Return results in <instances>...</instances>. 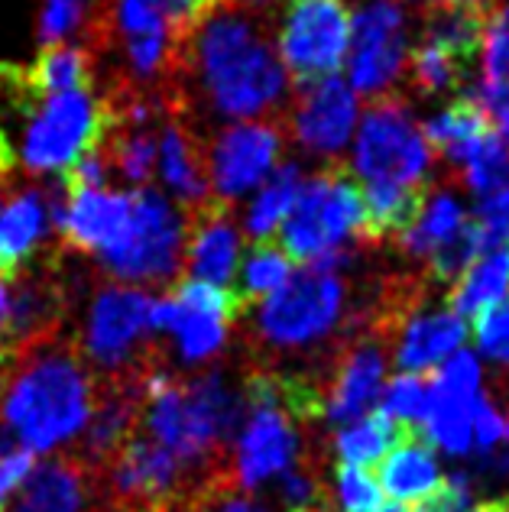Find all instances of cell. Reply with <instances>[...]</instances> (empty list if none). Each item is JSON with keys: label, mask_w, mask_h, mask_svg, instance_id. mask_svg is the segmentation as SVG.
Wrapping results in <instances>:
<instances>
[{"label": "cell", "mask_w": 509, "mask_h": 512, "mask_svg": "<svg viewBox=\"0 0 509 512\" xmlns=\"http://www.w3.org/2000/svg\"><path fill=\"white\" fill-rule=\"evenodd\" d=\"M270 23L231 0L211 10L202 26L172 52L169 78L159 88L163 107L208 120H286L289 78L270 43ZM205 130V127H202Z\"/></svg>", "instance_id": "obj_1"}, {"label": "cell", "mask_w": 509, "mask_h": 512, "mask_svg": "<svg viewBox=\"0 0 509 512\" xmlns=\"http://www.w3.org/2000/svg\"><path fill=\"white\" fill-rule=\"evenodd\" d=\"M367 302V282L354 286L347 269L308 266L257 305L244 331V363L257 370L308 376L325 386L341 347L354 338Z\"/></svg>", "instance_id": "obj_2"}, {"label": "cell", "mask_w": 509, "mask_h": 512, "mask_svg": "<svg viewBox=\"0 0 509 512\" xmlns=\"http://www.w3.org/2000/svg\"><path fill=\"white\" fill-rule=\"evenodd\" d=\"M98 402L101 383L69 328L13 354L0 373V428L33 454L82 438Z\"/></svg>", "instance_id": "obj_3"}, {"label": "cell", "mask_w": 509, "mask_h": 512, "mask_svg": "<svg viewBox=\"0 0 509 512\" xmlns=\"http://www.w3.org/2000/svg\"><path fill=\"white\" fill-rule=\"evenodd\" d=\"M153 305L150 292L107 279L91 292L82 328L72 334L101 386L150 383L169 370L163 338L150 325Z\"/></svg>", "instance_id": "obj_4"}, {"label": "cell", "mask_w": 509, "mask_h": 512, "mask_svg": "<svg viewBox=\"0 0 509 512\" xmlns=\"http://www.w3.org/2000/svg\"><path fill=\"white\" fill-rule=\"evenodd\" d=\"M367 205L357 175L344 163H328L302 182L296 205L279 227V247L292 263L351 269L364 256Z\"/></svg>", "instance_id": "obj_5"}, {"label": "cell", "mask_w": 509, "mask_h": 512, "mask_svg": "<svg viewBox=\"0 0 509 512\" xmlns=\"http://www.w3.org/2000/svg\"><path fill=\"white\" fill-rule=\"evenodd\" d=\"M189 214L179 211L159 188L133 192V218L117 244L95 256L98 273L120 286H172L185 279L189 260Z\"/></svg>", "instance_id": "obj_6"}, {"label": "cell", "mask_w": 509, "mask_h": 512, "mask_svg": "<svg viewBox=\"0 0 509 512\" xmlns=\"http://www.w3.org/2000/svg\"><path fill=\"white\" fill-rule=\"evenodd\" d=\"M432 163L435 153L425 130L415 124L409 98L386 94L370 101L354 143V175L360 188L419 195L432 185Z\"/></svg>", "instance_id": "obj_7"}, {"label": "cell", "mask_w": 509, "mask_h": 512, "mask_svg": "<svg viewBox=\"0 0 509 512\" xmlns=\"http://www.w3.org/2000/svg\"><path fill=\"white\" fill-rule=\"evenodd\" d=\"M111 127L104 94L95 88L56 94L36 104L26 117L20 166L30 175H62L78 159L98 150Z\"/></svg>", "instance_id": "obj_8"}, {"label": "cell", "mask_w": 509, "mask_h": 512, "mask_svg": "<svg viewBox=\"0 0 509 512\" xmlns=\"http://www.w3.org/2000/svg\"><path fill=\"white\" fill-rule=\"evenodd\" d=\"M276 52L299 88L338 75L354 36L347 0H289L279 13Z\"/></svg>", "instance_id": "obj_9"}, {"label": "cell", "mask_w": 509, "mask_h": 512, "mask_svg": "<svg viewBox=\"0 0 509 512\" xmlns=\"http://www.w3.org/2000/svg\"><path fill=\"white\" fill-rule=\"evenodd\" d=\"M409 4L412 0H364L354 13V49L347 59V78L354 94H364L367 101L403 94L412 52Z\"/></svg>", "instance_id": "obj_10"}, {"label": "cell", "mask_w": 509, "mask_h": 512, "mask_svg": "<svg viewBox=\"0 0 509 512\" xmlns=\"http://www.w3.org/2000/svg\"><path fill=\"white\" fill-rule=\"evenodd\" d=\"M286 143V120H247V124H224L208 133L214 198L224 205H237V198L260 188L273 175Z\"/></svg>", "instance_id": "obj_11"}, {"label": "cell", "mask_w": 509, "mask_h": 512, "mask_svg": "<svg viewBox=\"0 0 509 512\" xmlns=\"http://www.w3.org/2000/svg\"><path fill=\"white\" fill-rule=\"evenodd\" d=\"M393 344L380 338L377 331L360 328L354 338L341 347L338 360L331 367L328 380V425H354L370 412L373 402L380 399L383 376L390 367Z\"/></svg>", "instance_id": "obj_12"}, {"label": "cell", "mask_w": 509, "mask_h": 512, "mask_svg": "<svg viewBox=\"0 0 509 512\" xmlns=\"http://www.w3.org/2000/svg\"><path fill=\"white\" fill-rule=\"evenodd\" d=\"M357 124V94L344 78L331 75L321 82L302 85L289 104L286 130L302 150L315 156H341Z\"/></svg>", "instance_id": "obj_13"}, {"label": "cell", "mask_w": 509, "mask_h": 512, "mask_svg": "<svg viewBox=\"0 0 509 512\" xmlns=\"http://www.w3.org/2000/svg\"><path fill=\"white\" fill-rule=\"evenodd\" d=\"M4 512H114L107 506L98 470L85 467L72 451L39 461Z\"/></svg>", "instance_id": "obj_14"}, {"label": "cell", "mask_w": 509, "mask_h": 512, "mask_svg": "<svg viewBox=\"0 0 509 512\" xmlns=\"http://www.w3.org/2000/svg\"><path fill=\"white\" fill-rule=\"evenodd\" d=\"M65 208L52 224L56 244L65 253L101 256L107 253L133 218V192L117 188H69L65 185Z\"/></svg>", "instance_id": "obj_15"}, {"label": "cell", "mask_w": 509, "mask_h": 512, "mask_svg": "<svg viewBox=\"0 0 509 512\" xmlns=\"http://www.w3.org/2000/svg\"><path fill=\"white\" fill-rule=\"evenodd\" d=\"M156 163H159V179L176 195L185 214L218 201L211 192V172H208V133L189 114L176 111V107H163Z\"/></svg>", "instance_id": "obj_16"}, {"label": "cell", "mask_w": 509, "mask_h": 512, "mask_svg": "<svg viewBox=\"0 0 509 512\" xmlns=\"http://www.w3.org/2000/svg\"><path fill=\"white\" fill-rule=\"evenodd\" d=\"M189 260L185 279L208 282L234 292L237 263H240V227L234 218V205L211 201V205L189 211Z\"/></svg>", "instance_id": "obj_17"}, {"label": "cell", "mask_w": 509, "mask_h": 512, "mask_svg": "<svg viewBox=\"0 0 509 512\" xmlns=\"http://www.w3.org/2000/svg\"><path fill=\"white\" fill-rule=\"evenodd\" d=\"M52 231V211L46 198V185H13L7 192V205L0 211V269L13 279L36 256H43Z\"/></svg>", "instance_id": "obj_18"}, {"label": "cell", "mask_w": 509, "mask_h": 512, "mask_svg": "<svg viewBox=\"0 0 509 512\" xmlns=\"http://www.w3.org/2000/svg\"><path fill=\"white\" fill-rule=\"evenodd\" d=\"M377 477H380V490H386V496H393V503L399 506L415 509L432 500L441 490V474L435 464L432 441H428L422 428L406 425L403 438L377 464Z\"/></svg>", "instance_id": "obj_19"}, {"label": "cell", "mask_w": 509, "mask_h": 512, "mask_svg": "<svg viewBox=\"0 0 509 512\" xmlns=\"http://www.w3.org/2000/svg\"><path fill=\"white\" fill-rule=\"evenodd\" d=\"M467 338V321L458 318L451 308H432V302H425L419 312H415L403 334L396 341V367L403 373L419 376L422 370H432L438 363H445L454 357Z\"/></svg>", "instance_id": "obj_20"}, {"label": "cell", "mask_w": 509, "mask_h": 512, "mask_svg": "<svg viewBox=\"0 0 509 512\" xmlns=\"http://www.w3.org/2000/svg\"><path fill=\"white\" fill-rule=\"evenodd\" d=\"M422 130H425V140H428V146H432L435 159L441 156L448 166L464 172L467 159L474 156V150L484 143L487 133H493L497 127H493L484 101L477 98V91L471 85L448 107H441V111L428 120Z\"/></svg>", "instance_id": "obj_21"}, {"label": "cell", "mask_w": 509, "mask_h": 512, "mask_svg": "<svg viewBox=\"0 0 509 512\" xmlns=\"http://www.w3.org/2000/svg\"><path fill=\"white\" fill-rule=\"evenodd\" d=\"M464 224H467V214H464L458 192H454L451 185L432 182L419 218L396 237L393 250L399 256H406V260L425 266L438 250H445L451 240L464 231Z\"/></svg>", "instance_id": "obj_22"}, {"label": "cell", "mask_w": 509, "mask_h": 512, "mask_svg": "<svg viewBox=\"0 0 509 512\" xmlns=\"http://www.w3.org/2000/svg\"><path fill=\"white\" fill-rule=\"evenodd\" d=\"M328 441L325 435H312L286 474L266 483L279 512H334V493L328 487Z\"/></svg>", "instance_id": "obj_23"}, {"label": "cell", "mask_w": 509, "mask_h": 512, "mask_svg": "<svg viewBox=\"0 0 509 512\" xmlns=\"http://www.w3.org/2000/svg\"><path fill=\"white\" fill-rule=\"evenodd\" d=\"M471 69L464 59L454 56L451 49H445L435 39L419 36V43L409 52V69H406V82L403 94L406 98H438V94L454 91L464 94L471 88Z\"/></svg>", "instance_id": "obj_24"}, {"label": "cell", "mask_w": 509, "mask_h": 512, "mask_svg": "<svg viewBox=\"0 0 509 512\" xmlns=\"http://www.w3.org/2000/svg\"><path fill=\"white\" fill-rule=\"evenodd\" d=\"M509 299V250H493L467 269L445 292V305L458 318H477L497 302Z\"/></svg>", "instance_id": "obj_25"}, {"label": "cell", "mask_w": 509, "mask_h": 512, "mask_svg": "<svg viewBox=\"0 0 509 512\" xmlns=\"http://www.w3.org/2000/svg\"><path fill=\"white\" fill-rule=\"evenodd\" d=\"M302 188V175L296 163H283L276 166L273 175L257 188V198L247 208L244 218V234L253 244H263V240H273L279 231V224H286L292 205H296V195Z\"/></svg>", "instance_id": "obj_26"}, {"label": "cell", "mask_w": 509, "mask_h": 512, "mask_svg": "<svg viewBox=\"0 0 509 512\" xmlns=\"http://www.w3.org/2000/svg\"><path fill=\"white\" fill-rule=\"evenodd\" d=\"M101 150L114 175L130 185H146L159 156V137L153 124H111Z\"/></svg>", "instance_id": "obj_27"}, {"label": "cell", "mask_w": 509, "mask_h": 512, "mask_svg": "<svg viewBox=\"0 0 509 512\" xmlns=\"http://www.w3.org/2000/svg\"><path fill=\"white\" fill-rule=\"evenodd\" d=\"M406 425L396 422L393 415H386L383 409L364 415L360 422L347 425L338 431V438L331 444V454H338L341 464L364 467L373 461H383V454L403 438Z\"/></svg>", "instance_id": "obj_28"}, {"label": "cell", "mask_w": 509, "mask_h": 512, "mask_svg": "<svg viewBox=\"0 0 509 512\" xmlns=\"http://www.w3.org/2000/svg\"><path fill=\"white\" fill-rule=\"evenodd\" d=\"M292 279V260L283 253V247L273 244V240H263V244H253L244 266L237 273V302L244 305V315L250 305L266 302L276 289H283Z\"/></svg>", "instance_id": "obj_29"}, {"label": "cell", "mask_w": 509, "mask_h": 512, "mask_svg": "<svg viewBox=\"0 0 509 512\" xmlns=\"http://www.w3.org/2000/svg\"><path fill=\"white\" fill-rule=\"evenodd\" d=\"M101 0H43L36 20L39 49L59 43H88L91 30L98 23Z\"/></svg>", "instance_id": "obj_30"}, {"label": "cell", "mask_w": 509, "mask_h": 512, "mask_svg": "<svg viewBox=\"0 0 509 512\" xmlns=\"http://www.w3.org/2000/svg\"><path fill=\"white\" fill-rule=\"evenodd\" d=\"M169 512H276V506L257 490H244L234 477V470L211 477L185 500H179Z\"/></svg>", "instance_id": "obj_31"}, {"label": "cell", "mask_w": 509, "mask_h": 512, "mask_svg": "<svg viewBox=\"0 0 509 512\" xmlns=\"http://www.w3.org/2000/svg\"><path fill=\"white\" fill-rule=\"evenodd\" d=\"M464 182L474 195L487 198L500 188H509V140L500 130H493L477 146L474 156L464 166Z\"/></svg>", "instance_id": "obj_32"}, {"label": "cell", "mask_w": 509, "mask_h": 512, "mask_svg": "<svg viewBox=\"0 0 509 512\" xmlns=\"http://www.w3.org/2000/svg\"><path fill=\"white\" fill-rule=\"evenodd\" d=\"M383 412L393 415L396 422L403 425H415L422 428L428 412H432V380H425V376H412V373H403L396 376L386 389L383 396Z\"/></svg>", "instance_id": "obj_33"}, {"label": "cell", "mask_w": 509, "mask_h": 512, "mask_svg": "<svg viewBox=\"0 0 509 512\" xmlns=\"http://www.w3.org/2000/svg\"><path fill=\"white\" fill-rule=\"evenodd\" d=\"M338 503L347 512H377L380 509V487L364 467L341 464L338 467Z\"/></svg>", "instance_id": "obj_34"}, {"label": "cell", "mask_w": 509, "mask_h": 512, "mask_svg": "<svg viewBox=\"0 0 509 512\" xmlns=\"http://www.w3.org/2000/svg\"><path fill=\"white\" fill-rule=\"evenodd\" d=\"M36 467L33 451L20 448L17 441H10V435L0 428V512L7 509L10 496L20 490V483L30 477V470Z\"/></svg>", "instance_id": "obj_35"}, {"label": "cell", "mask_w": 509, "mask_h": 512, "mask_svg": "<svg viewBox=\"0 0 509 512\" xmlns=\"http://www.w3.org/2000/svg\"><path fill=\"white\" fill-rule=\"evenodd\" d=\"M474 338L490 360L506 357V350H509V299H503L493 308H487V312L477 315Z\"/></svg>", "instance_id": "obj_36"}, {"label": "cell", "mask_w": 509, "mask_h": 512, "mask_svg": "<svg viewBox=\"0 0 509 512\" xmlns=\"http://www.w3.org/2000/svg\"><path fill=\"white\" fill-rule=\"evenodd\" d=\"M17 166H20L17 150H13L7 130H4V124H0V185L13 182V172H17Z\"/></svg>", "instance_id": "obj_37"}, {"label": "cell", "mask_w": 509, "mask_h": 512, "mask_svg": "<svg viewBox=\"0 0 509 512\" xmlns=\"http://www.w3.org/2000/svg\"><path fill=\"white\" fill-rule=\"evenodd\" d=\"M237 4L244 10H250L253 17H260L263 23L273 26V17L276 13H283V7L289 4V0H237Z\"/></svg>", "instance_id": "obj_38"}, {"label": "cell", "mask_w": 509, "mask_h": 512, "mask_svg": "<svg viewBox=\"0 0 509 512\" xmlns=\"http://www.w3.org/2000/svg\"><path fill=\"white\" fill-rule=\"evenodd\" d=\"M422 10H445V7H471V4H493V0H415Z\"/></svg>", "instance_id": "obj_39"}, {"label": "cell", "mask_w": 509, "mask_h": 512, "mask_svg": "<svg viewBox=\"0 0 509 512\" xmlns=\"http://www.w3.org/2000/svg\"><path fill=\"white\" fill-rule=\"evenodd\" d=\"M474 512H509V493H506V496H497V500L480 503Z\"/></svg>", "instance_id": "obj_40"}, {"label": "cell", "mask_w": 509, "mask_h": 512, "mask_svg": "<svg viewBox=\"0 0 509 512\" xmlns=\"http://www.w3.org/2000/svg\"><path fill=\"white\" fill-rule=\"evenodd\" d=\"M7 192H10V182L0 185V211H4V205H7Z\"/></svg>", "instance_id": "obj_41"}, {"label": "cell", "mask_w": 509, "mask_h": 512, "mask_svg": "<svg viewBox=\"0 0 509 512\" xmlns=\"http://www.w3.org/2000/svg\"><path fill=\"white\" fill-rule=\"evenodd\" d=\"M500 363H509V350H506V357H503V360H500Z\"/></svg>", "instance_id": "obj_42"}, {"label": "cell", "mask_w": 509, "mask_h": 512, "mask_svg": "<svg viewBox=\"0 0 509 512\" xmlns=\"http://www.w3.org/2000/svg\"><path fill=\"white\" fill-rule=\"evenodd\" d=\"M218 4H231V0H218Z\"/></svg>", "instance_id": "obj_43"}, {"label": "cell", "mask_w": 509, "mask_h": 512, "mask_svg": "<svg viewBox=\"0 0 509 512\" xmlns=\"http://www.w3.org/2000/svg\"><path fill=\"white\" fill-rule=\"evenodd\" d=\"M0 279H7V276H4V269H0Z\"/></svg>", "instance_id": "obj_44"}]
</instances>
